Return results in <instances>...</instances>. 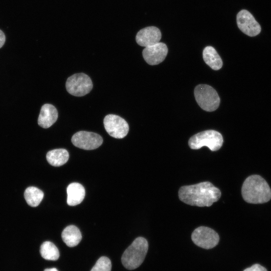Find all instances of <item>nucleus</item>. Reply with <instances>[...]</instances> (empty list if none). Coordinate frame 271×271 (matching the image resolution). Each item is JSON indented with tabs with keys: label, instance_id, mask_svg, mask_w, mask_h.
Masks as SVG:
<instances>
[{
	"label": "nucleus",
	"instance_id": "nucleus-5",
	"mask_svg": "<svg viewBox=\"0 0 271 271\" xmlns=\"http://www.w3.org/2000/svg\"><path fill=\"white\" fill-rule=\"evenodd\" d=\"M194 96L199 106L206 111L216 110L220 102L217 91L211 86L199 84L194 89Z\"/></svg>",
	"mask_w": 271,
	"mask_h": 271
},
{
	"label": "nucleus",
	"instance_id": "nucleus-1",
	"mask_svg": "<svg viewBox=\"0 0 271 271\" xmlns=\"http://www.w3.org/2000/svg\"><path fill=\"white\" fill-rule=\"evenodd\" d=\"M179 198L183 202L199 207H209L221 197L220 190L211 182L206 181L181 187Z\"/></svg>",
	"mask_w": 271,
	"mask_h": 271
},
{
	"label": "nucleus",
	"instance_id": "nucleus-12",
	"mask_svg": "<svg viewBox=\"0 0 271 271\" xmlns=\"http://www.w3.org/2000/svg\"><path fill=\"white\" fill-rule=\"evenodd\" d=\"M161 33L157 27H148L141 30L137 34V43L141 46L147 47L155 45L161 39Z\"/></svg>",
	"mask_w": 271,
	"mask_h": 271
},
{
	"label": "nucleus",
	"instance_id": "nucleus-15",
	"mask_svg": "<svg viewBox=\"0 0 271 271\" xmlns=\"http://www.w3.org/2000/svg\"><path fill=\"white\" fill-rule=\"evenodd\" d=\"M64 242L69 247H74L78 245L82 239V235L79 229L75 225H70L63 230L61 234Z\"/></svg>",
	"mask_w": 271,
	"mask_h": 271
},
{
	"label": "nucleus",
	"instance_id": "nucleus-4",
	"mask_svg": "<svg viewBox=\"0 0 271 271\" xmlns=\"http://www.w3.org/2000/svg\"><path fill=\"white\" fill-rule=\"evenodd\" d=\"M223 143L221 134L212 129L198 132L191 137L188 141L189 146L192 149L197 150L206 146L212 151H218Z\"/></svg>",
	"mask_w": 271,
	"mask_h": 271
},
{
	"label": "nucleus",
	"instance_id": "nucleus-10",
	"mask_svg": "<svg viewBox=\"0 0 271 271\" xmlns=\"http://www.w3.org/2000/svg\"><path fill=\"white\" fill-rule=\"evenodd\" d=\"M236 22L239 29L250 37L255 36L261 31L260 25L247 10H242L237 14Z\"/></svg>",
	"mask_w": 271,
	"mask_h": 271
},
{
	"label": "nucleus",
	"instance_id": "nucleus-21",
	"mask_svg": "<svg viewBox=\"0 0 271 271\" xmlns=\"http://www.w3.org/2000/svg\"><path fill=\"white\" fill-rule=\"evenodd\" d=\"M243 271H267L266 269L259 264H254Z\"/></svg>",
	"mask_w": 271,
	"mask_h": 271
},
{
	"label": "nucleus",
	"instance_id": "nucleus-7",
	"mask_svg": "<svg viewBox=\"0 0 271 271\" xmlns=\"http://www.w3.org/2000/svg\"><path fill=\"white\" fill-rule=\"evenodd\" d=\"M191 238L196 245L205 249L213 248L219 241L218 233L213 229L206 226L196 228L192 233Z\"/></svg>",
	"mask_w": 271,
	"mask_h": 271
},
{
	"label": "nucleus",
	"instance_id": "nucleus-16",
	"mask_svg": "<svg viewBox=\"0 0 271 271\" xmlns=\"http://www.w3.org/2000/svg\"><path fill=\"white\" fill-rule=\"evenodd\" d=\"M203 58L206 64L214 70H219L222 67L223 62L221 57L212 46H207L204 49Z\"/></svg>",
	"mask_w": 271,
	"mask_h": 271
},
{
	"label": "nucleus",
	"instance_id": "nucleus-2",
	"mask_svg": "<svg viewBox=\"0 0 271 271\" xmlns=\"http://www.w3.org/2000/svg\"><path fill=\"white\" fill-rule=\"evenodd\" d=\"M241 194L244 201L249 203H263L271 199V189L268 184L257 175L250 176L245 180Z\"/></svg>",
	"mask_w": 271,
	"mask_h": 271
},
{
	"label": "nucleus",
	"instance_id": "nucleus-20",
	"mask_svg": "<svg viewBox=\"0 0 271 271\" xmlns=\"http://www.w3.org/2000/svg\"><path fill=\"white\" fill-rule=\"evenodd\" d=\"M111 262L106 256L100 257L90 271H111Z\"/></svg>",
	"mask_w": 271,
	"mask_h": 271
},
{
	"label": "nucleus",
	"instance_id": "nucleus-14",
	"mask_svg": "<svg viewBox=\"0 0 271 271\" xmlns=\"http://www.w3.org/2000/svg\"><path fill=\"white\" fill-rule=\"evenodd\" d=\"M67 203L69 206L77 205L83 201L85 195L83 186L78 183H72L67 188Z\"/></svg>",
	"mask_w": 271,
	"mask_h": 271
},
{
	"label": "nucleus",
	"instance_id": "nucleus-3",
	"mask_svg": "<svg viewBox=\"0 0 271 271\" xmlns=\"http://www.w3.org/2000/svg\"><path fill=\"white\" fill-rule=\"evenodd\" d=\"M148 242L143 237L135 239L132 243L124 251L121 262L128 269L138 267L144 261L148 250Z\"/></svg>",
	"mask_w": 271,
	"mask_h": 271
},
{
	"label": "nucleus",
	"instance_id": "nucleus-19",
	"mask_svg": "<svg viewBox=\"0 0 271 271\" xmlns=\"http://www.w3.org/2000/svg\"><path fill=\"white\" fill-rule=\"evenodd\" d=\"M40 252L42 257L48 260H56L60 256L57 247L49 241H45L41 244Z\"/></svg>",
	"mask_w": 271,
	"mask_h": 271
},
{
	"label": "nucleus",
	"instance_id": "nucleus-6",
	"mask_svg": "<svg viewBox=\"0 0 271 271\" xmlns=\"http://www.w3.org/2000/svg\"><path fill=\"white\" fill-rule=\"evenodd\" d=\"M92 87L90 78L83 73L70 76L66 82L67 91L70 94L76 96H82L88 94Z\"/></svg>",
	"mask_w": 271,
	"mask_h": 271
},
{
	"label": "nucleus",
	"instance_id": "nucleus-11",
	"mask_svg": "<svg viewBox=\"0 0 271 271\" xmlns=\"http://www.w3.org/2000/svg\"><path fill=\"white\" fill-rule=\"evenodd\" d=\"M168 52L167 45L162 42L145 47L143 56L146 62L151 65L159 64L163 62Z\"/></svg>",
	"mask_w": 271,
	"mask_h": 271
},
{
	"label": "nucleus",
	"instance_id": "nucleus-17",
	"mask_svg": "<svg viewBox=\"0 0 271 271\" xmlns=\"http://www.w3.org/2000/svg\"><path fill=\"white\" fill-rule=\"evenodd\" d=\"M69 156V153L66 150L58 149L49 151L46 155V159L51 165L59 167L68 161Z\"/></svg>",
	"mask_w": 271,
	"mask_h": 271
},
{
	"label": "nucleus",
	"instance_id": "nucleus-13",
	"mask_svg": "<svg viewBox=\"0 0 271 271\" xmlns=\"http://www.w3.org/2000/svg\"><path fill=\"white\" fill-rule=\"evenodd\" d=\"M57 118L58 111L56 107L50 104H45L41 107L38 123L42 127L47 128L56 122Z\"/></svg>",
	"mask_w": 271,
	"mask_h": 271
},
{
	"label": "nucleus",
	"instance_id": "nucleus-22",
	"mask_svg": "<svg viewBox=\"0 0 271 271\" xmlns=\"http://www.w3.org/2000/svg\"><path fill=\"white\" fill-rule=\"evenodd\" d=\"M6 41V37L2 31L0 30V48L3 47Z\"/></svg>",
	"mask_w": 271,
	"mask_h": 271
},
{
	"label": "nucleus",
	"instance_id": "nucleus-9",
	"mask_svg": "<svg viewBox=\"0 0 271 271\" xmlns=\"http://www.w3.org/2000/svg\"><path fill=\"white\" fill-rule=\"evenodd\" d=\"M71 142L77 148L86 150H91L100 147L102 144L103 139L97 133L80 131L72 136Z\"/></svg>",
	"mask_w": 271,
	"mask_h": 271
},
{
	"label": "nucleus",
	"instance_id": "nucleus-8",
	"mask_svg": "<svg viewBox=\"0 0 271 271\" xmlns=\"http://www.w3.org/2000/svg\"><path fill=\"white\" fill-rule=\"evenodd\" d=\"M103 123L107 132L113 138L122 139L129 130L127 122L122 117L114 114H108L104 118Z\"/></svg>",
	"mask_w": 271,
	"mask_h": 271
},
{
	"label": "nucleus",
	"instance_id": "nucleus-23",
	"mask_svg": "<svg viewBox=\"0 0 271 271\" xmlns=\"http://www.w3.org/2000/svg\"><path fill=\"white\" fill-rule=\"evenodd\" d=\"M44 271H58V270L56 268L53 267V268H46L44 269Z\"/></svg>",
	"mask_w": 271,
	"mask_h": 271
},
{
	"label": "nucleus",
	"instance_id": "nucleus-18",
	"mask_svg": "<svg viewBox=\"0 0 271 271\" xmlns=\"http://www.w3.org/2000/svg\"><path fill=\"white\" fill-rule=\"evenodd\" d=\"M24 197L27 204L31 207H37L44 197V193L37 187L31 186L25 191Z\"/></svg>",
	"mask_w": 271,
	"mask_h": 271
}]
</instances>
